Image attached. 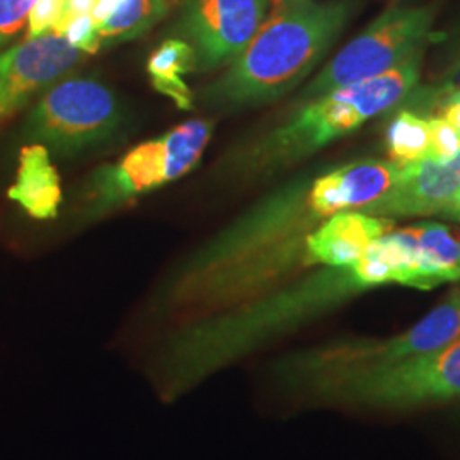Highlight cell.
<instances>
[{
	"mask_svg": "<svg viewBox=\"0 0 460 460\" xmlns=\"http://www.w3.org/2000/svg\"><path fill=\"white\" fill-rule=\"evenodd\" d=\"M459 33H460V31H459Z\"/></svg>",
	"mask_w": 460,
	"mask_h": 460,
	"instance_id": "obj_27",
	"label": "cell"
},
{
	"mask_svg": "<svg viewBox=\"0 0 460 460\" xmlns=\"http://www.w3.org/2000/svg\"><path fill=\"white\" fill-rule=\"evenodd\" d=\"M169 11V0H125L111 16L98 24L102 47L133 41L147 34Z\"/></svg>",
	"mask_w": 460,
	"mask_h": 460,
	"instance_id": "obj_16",
	"label": "cell"
},
{
	"mask_svg": "<svg viewBox=\"0 0 460 460\" xmlns=\"http://www.w3.org/2000/svg\"><path fill=\"white\" fill-rule=\"evenodd\" d=\"M460 399V338L394 367L329 385L307 404L411 408Z\"/></svg>",
	"mask_w": 460,
	"mask_h": 460,
	"instance_id": "obj_8",
	"label": "cell"
},
{
	"mask_svg": "<svg viewBox=\"0 0 460 460\" xmlns=\"http://www.w3.org/2000/svg\"><path fill=\"white\" fill-rule=\"evenodd\" d=\"M460 191V154L448 163L431 159L402 165L394 186L365 207L363 214L376 217H444Z\"/></svg>",
	"mask_w": 460,
	"mask_h": 460,
	"instance_id": "obj_11",
	"label": "cell"
},
{
	"mask_svg": "<svg viewBox=\"0 0 460 460\" xmlns=\"http://www.w3.org/2000/svg\"><path fill=\"white\" fill-rule=\"evenodd\" d=\"M83 51L66 36L43 34L26 40L0 57V127L41 91L81 64Z\"/></svg>",
	"mask_w": 460,
	"mask_h": 460,
	"instance_id": "obj_10",
	"label": "cell"
},
{
	"mask_svg": "<svg viewBox=\"0 0 460 460\" xmlns=\"http://www.w3.org/2000/svg\"><path fill=\"white\" fill-rule=\"evenodd\" d=\"M271 0H180L171 38L195 53V74L229 66L266 21Z\"/></svg>",
	"mask_w": 460,
	"mask_h": 460,
	"instance_id": "obj_9",
	"label": "cell"
},
{
	"mask_svg": "<svg viewBox=\"0 0 460 460\" xmlns=\"http://www.w3.org/2000/svg\"><path fill=\"white\" fill-rule=\"evenodd\" d=\"M391 230H394V220L387 217L358 210L331 215L305 235L307 266L309 270L351 266L362 258L367 247Z\"/></svg>",
	"mask_w": 460,
	"mask_h": 460,
	"instance_id": "obj_12",
	"label": "cell"
},
{
	"mask_svg": "<svg viewBox=\"0 0 460 460\" xmlns=\"http://www.w3.org/2000/svg\"><path fill=\"white\" fill-rule=\"evenodd\" d=\"M351 13L349 0H296L277 5L237 58L203 85L195 102L232 113L279 101L324 58Z\"/></svg>",
	"mask_w": 460,
	"mask_h": 460,
	"instance_id": "obj_3",
	"label": "cell"
},
{
	"mask_svg": "<svg viewBox=\"0 0 460 460\" xmlns=\"http://www.w3.org/2000/svg\"><path fill=\"white\" fill-rule=\"evenodd\" d=\"M411 239L418 290L460 281V230L437 222L406 227Z\"/></svg>",
	"mask_w": 460,
	"mask_h": 460,
	"instance_id": "obj_14",
	"label": "cell"
},
{
	"mask_svg": "<svg viewBox=\"0 0 460 460\" xmlns=\"http://www.w3.org/2000/svg\"><path fill=\"white\" fill-rule=\"evenodd\" d=\"M98 0H64V13L58 19L57 26L53 28V34H58L62 36L66 31V26L77 19V17L87 16L93 13V9L96 7Z\"/></svg>",
	"mask_w": 460,
	"mask_h": 460,
	"instance_id": "obj_23",
	"label": "cell"
},
{
	"mask_svg": "<svg viewBox=\"0 0 460 460\" xmlns=\"http://www.w3.org/2000/svg\"><path fill=\"white\" fill-rule=\"evenodd\" d=\"M38 0H0V45L26 24Z\"/></svg>",
	"mask_w": 460,
	"mask_h": 460,
	"instance_id": "obj_21",
	"label": "cell"
},
{
	"mask_svg": "<svg viewBox=\"0 0 460 460\" xmlns=\"http://www.w3.org/2000/svg\"><path fill=\"white\" fill-rule=\"evenodd\" d=\"M435 24L433 7H391L355 36L296 96L292 108L336 89L363 83L425 49Z\"/></svg>",
	"mask_w": 460,
	"mask_h": 460,
	"instance_id": "obj_7",
	"label": "cell"
},
{
	"mask_svg": "<svg viewBox=\"0 0 460 460\" xmlns=\"http://www.w3.org/2000/svg\"><path fill=\"white\" fill-rule=\"evenodd\" d=\"M147 74L157 93L171 99L181 111L195 108V94L184 81L195 74V53L180 38H167L148 57Z\"/></svg>",
	"mask_w": 460,
	"mask_h": 460,
	"instance_id": "obj_15",
	"label": "cell"
},
{
	"mask_svg": "<svg viewBox=\"0 0 460 460\" xmlns=\"http://www.w3.org/2000/svg\"><path fill=\"white\" fill-rule=\"evenodd\" d=\"M425 49L374 79L336 89L292 108L279 125L227 150L214 174L227 182L263 180L357 132L399 106L416 89Z\"/></svg>",
	"mask_w": 460,
	"mask_h": 460,
	"instance_id": "obj_2",
	"label": "cell"
},
{
	"mask_svg": "<svg viewBox=\"0 0 460 460\" xmlns=\"http://www.w3.org/2000/svg\"><path fill=\"white\" fill-rule=\"evenodd\" d=\"M460 84V55L454 60V64L445 70L440 83L437 84V87H452V85H459Z\"/></svg>",
	"mask_w": 460,
	"mask_h": 460,
	"instance_id": "obj_24",
	"label": "cell"
},
{
	"mask_svg": "<svg viewBox=\"0 0 460 460\" xmlns=\"http://www.w3.org/2000/svg\"><path fill=\"white\" fill-rule=\"evenodd\" d=\"M368 290L355 264L323 268L263 296L174 324L148 363V377L167 401L246 358L279 336Z\"/></svg>",
	"mask_w": 460,
	"mask_h": 460,
	"instance_id": "obj_1",
	"label": "cell"
},
{
	"mask_svg": "<svg viewBox=\"0 0 460 460\" xmlns=\"http://www.w3.org/2000/svg\"><path fill=\"white\" fill-rule=\"evenodd\" d=\"M460 338V287L412 324L387 340H338L290 353L271 367L279 391L305 402L329 385L378 372L435 351Z\"/></svg>",
	"mask_w": 460,
	"mask_h": 460,
	"instance_id": "obj_4",
	"label": "cell"
},
{
	"mask_svg": "<svg viewBox=\"0 0 460 460\" xmlns=\"http://www.w3.org/2000/svg\"><path fill=\"white\" fill-rule=\"evenodd\" d=\"M385 148L389 161L401 165L429 159L431 140L428 118L412 111L411 108H401L387 125Z\"/></svg>",
	"mask_w": 460,
	"mask_h": 460,
	"instance_id": "obj_17",
	"label": "cell"
},
{
	"mask_svg": "<svg viewBox=\"0 0 460 460\" xmlns=\"http://www.w3.org/2000/svg\"><path fill=\"white\" fill-rule=\"evenodd\" d=\"M273 2V5L277 7V5H283V4H290V2H296V0H271Z\"/></svg>",
	"mask_w": 460,
	"mask_h": 460,
	"instance_id": "obj_26",
	"label": "cell"
},
{
	"mask_svg": "<svg viewBox=\"0 0 460 460\" xmlns=\"http://www.w3.org/2000/svg\"><path fill=\"white\" fill-rule=\"evenodd\" d=\"M406 101L408 108L416 111L423 110L429 116H442L460 135V84L452 87L433 85L421 93L414 89L402 102Z\"/></svg>",
	"mask_w": 460,
	"mask_h": 460,
	"instance_id": "obj_18",
	"label": "cell"
},
{
	"mask_svg": "<svg viewBox=\"0 0 460 460\" xmlns=\"http://www.w3.org/2000/svg\"><path fill=\"white\" fill-rule=\"evenodd\" d=\"M214 132V119H188L164 135L137 146L116 163L94 169L79 191L74 193V224H94L191 172L201 161Z\"/></svg>",
	"mask_w": 460,
	"mask_h": 460,
	"instance_id": "obj_5",
	"label": "cell"
},
{
	"mask_svg": "<svg viewBox=\"0 0 460 460\" xmlns=\"http://www.w3.org/2000/svg\"><path fill=\"white\" fill-rule=\"evenodd\" d=\"M431 161L448 163L460 154V135L442 116H428Z\"/></svg>",
	"mask_w": 460,
	"mask_h": 460,
	"instance_id": "obj_19",
	"label": "cell"
},
{
	"mask_svg": "<svg viewBox=\"0 0 460 460\" xmlns=\"http://www.w3.org/2000/svg\"><path fill=\"white\" fill-rule=\"evenodd\" d=\"M7 195L36 220H53L58 217L64 195L49 148L41 144L21 148L16 182L9 188Z\"/></svg>",
	"mask_w": 460,
	"mask_h": 460,
	"instance_id": "obj_13",
	"label": "cell"
},
{
	"mask_svg": "<svg viewBox=\"0 0 460 460\" xmlns=\"http://www.w3.org/2000/svg\"><path fill=\"white\" fill-rule=\"evenodd\" d=\"M115 93L96 79L70 77L49 87L24 123V137L58 155H79L115 140L125 123Z\"/></svg>",
	"mask_w": 460,
	"mask_h": 460,
	"instance_id": "obj_6",
	"label": "cell"
},
{
	"mask_svg": "<svg viewBox=\"0 0 460 460\" xmlns=\"http://www.w3.org/2000/svg\"><path fill=\"white\" fill-rule=\"evenodd\" d=\"M62 36H66V41L83 51V53H96L101 49V41H99L98 28L96 22L93 21L91 14L87 16L77 17L74 19L66 28Z\"/></svg>",
	"mask_w": 460,
	"mask_h": 460,
	"instance_id": "obj_22",
	"label": "cell"
},
{
	"mask_svg": "<svg viewBox=\"0 0 460 460\" xmlns=\"http://www.w3.org/2000/svg\"><path fill=\"white\" fill-rule=\"evenodd\" d=\"M445 218H448V220H454V222H460V191L459 195H457L456 199H454V203H452L450 210H448L447 215H445Z\"/></svg>",
	"mask_w": 460,
	"mask_h": 460,
	"instance_id": "obj_25",
	"label": "cell"
},
{
	"mask_svg": "<svg viewBox=\"0 0 460 460\" xmlns=\"http://www.w3.org/2000/svg\"><path fill=\"white\" fill-rule=\"evenodd\" d=\"M64 13V0H38L28 17L26 40L40 38L53 31Z\"/></svg>",
	"mask_w": 460,
	"mask_h": 460,
	"instance_id": "obj_20",
	"label": "cell"
}]
</instances>
